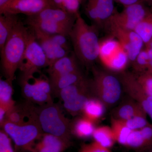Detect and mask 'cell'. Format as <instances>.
Masks as SVG:
<instances>
[{
    "label": "cell",
    "instance_id": "1f68e13d",
    "mask_svg": "<svg viewBox=\"0 0 152 152\" xmlns=\"http://www.w3.org/2000/svg\"><path fill=\"white\" fill-rule=\"evenodd\" d=\"M57 7L72 15H77L83 0H53Z\"/></svg>",
    "mask_w": 152,
    "mask_h": 152
},
{
    "label": "cell",
    "instance_id": "f1b7e54d",
    "mask_svg": "<svg viewBox=\"0 0 152 152\" xmlns=\"http://www.w3.org/2000/svg\"><path fill=\"white\" fill-rule=\"evenodd\" d=\"M129 61L127 55L122 48L105 66L111 70L121 72L126 67Z\"/></svg>",
    "mask_w": 152,
    "mask_h": 152
},
{
    "label": "cell",
    "instance_id": "ac0fdd59",
    "mask_svg": "<svg viewBox=\"0 0 152 152\" xmlns=\"http://www.w3.org/2000/svg\"><path fill=\"white\" fill-rule=\"evenodd\" d=\"M26 24L30 28L39 30L48 35L62 34L69 37L72 27L54 22L37 20L27 18Z\"/></svg>",
    "mask_w": 152,
    "mask_h": 152
},
{
    "label": "cell",
    "instance_id": "9c48e42d",
    "mask_svg": "<svg viewBox=\"0 0 152 152\" xmlns=\"http://www.w3.org/2000/svg\"><path fill=\"white\" fill-rule=\"evenodd\" d=\"M53 7L56 6L53 0H10L0 7V15L23 14L31 16Z\"/></svg>",
    "mask_w": 152,
    "mask_h": 152
},
{
    "label": "cell",
    "instance_id": "8fae6325",
    "mask_svg": "<svg viewBox=\"0 0 152 152\" xmlns=\"http://www.w3.org/2000/svg\"><path fill=\"white\" fill-rule=\"evenodd\" d=\"M114 0H88L85 13L95 26L105 23L115 12Z\"/></svg>",
    "mask_w": 152,
    "mask_h": 152
},
{
    "label": "cell",
    "instance_id": "f35d334b",
    "mask_svg": "<svg viewBox=\"0 0 152 152\" xmlns=\"http://www.w3.org/2000/svg\"><path fill=\"white\" fill-rule=\"evenodd\" d=\"M9 110L3 107L0 106V125L1 127L2 126L4 123L5 122L6 120L7 114Z\"/></svg>",
    "mask_w": 152,
    "mask_h": 152
},
{
    "label": "cell",
    "instance_id": "8992f818",
    "mask_svg": "<svg viewBox=\"0 0 152 152\" xmlns=\"http://www.w3.org/2000/svg\"><path fill=\"white\" fill-rule=\"evenodd\" d=\"M29 29L26 48L19 68L22 72L21 77L23 78L32 75L40 72L42 68L48 67L49 66L46 55L37 41L32 31L29 28Z\"/></svg>",
    "mask_w": 152,
    "mask_h": 152
},
{
    "label": "cell",
    "instance_id": "74e56055",
    "mask_svg": "<svg viewBox=\"0 0 152 152\" xmlns=\"http://www.w3.org/2000/svg\"><path fill=\"white\" fill-rule=\"evenodd\" d=\"M79 152H111L110 149L105 148L96 142L84 144L81 147Z\"/></svg>",
    "mask_w": 152,
    "mask_h": 152
},
{
    "label": "cell",
    "instance_id": "d590c367",
    "mask_svg": "<svg viewBox=\"0 0 152 152\" xmlns=\"http://www.w3.org/2000/svg\"><path fill=\"white\" fill-rule=\"evenodd\" d=\"M0 152H14L12 139L3 129L0 131Z\"/></svg>",
    "mask_w": 152,
    "mask_h": 152
},
{
    "label": "cell",
    "instance_id": "7a4b0ae2",
    "mask_svg": "<svg viewBox=\"0 0 152 152\" xmlns=\"http://www.w3.org/2000/svg\"><path fill=\"white\" fill-rule=\"evenodd\" d=\"M29 28L20 21L1 50V64L5 79L13 81L27 44Z\"/></svg>",
    "mask_w": 152,
    "mask_h": 152
},
{
    "label": "cell",
    "instance_id": "ffe728a7",
    "mask_svg": "<svg viewBox=\"0 0 152 152\" xmlns=\"http://www.w3.org/2000/svg\"><path fill=\"white\" fill-rule=\"evenodd\" d=\"M142 115L147 114L140 104L135 100L128 101L117 108L114 118L126 121L136 116Z\"/></svg>",
    "mask_w": 152,
    "mask_h": 152
},
{
    "label": "cell",
    "instance_id": "5b68a950",
    "mask_svg": "<svg viewBox=\"0 0 152 152\" xmlns=\"http://www.w3.org/2000/svg\"><path fill=\"white\" fill-rule=\"evenodd\" d=\"M1 128L17 147L32 152L34 151L36 142L44 133L38 121L19 125L5 121Z\"/></svg>",
    "mask_w": 152,
    "mask_h": 152
},
{
    "label": "cell",
    "instance_id": "277c9868",
    "mask_svg": "<svg viewBox=\"0 0 152 152\" xmlns=\"http://www.w3.org/2000/svg\"><path fill=\"white\" fill-rule=\"evenodd\" d=\"M94 78L91 81L93 94L105 105L111 106L117 103L122 94L121 83L119 79L103 71L93 70Z\"/></svg>",
    "mask_w": 152,
    "mask_h": 152
},
{
    "label": "cell",
    "instance_id": "ee69618b",
    "mask_svg": "<svg viewBox=\"0 0 152 152\" xmlns=\"http://www.w3.org/2000/svg\"><path fill=\"white\" fill-rule=\"evenodd\" d=\"M10 1V0H0V7L4 5V4H5Z\"/></svg>",
    "mask_w": 152,
    "mask_h": 152
},
{
    "label": "cell",
    "instance_id": "5bb4252c",
    "mask_svg": "<svg viewBox=\"0 0 152 152\" xmlns=\"http://www.w3.org/2000/svg\"><path fill=\"white\" fill-rule=\"evenodd\" d=\"M30 29L32 31L37 41L46 55L48 61L49 66L57 60L69 54L70 51L58 46L53 42L46 34L39 30Z\"/></svg>",
    "mask_w": 152,
    "mask_h": 152
},
{
    "label": "cell",
    "instance_id": "f546056e",
    "mask_svg": "<svg viewBox=\"0 0 152 152\" xmlns=\"http://www.w3.org/2000/svg\"><path fill=\"white\" fill-rule=\"evenodd\" d=\"M134 31L141 38L145 45L149 42L152 38V12L142 20Z\"/></svg>",
    "mask_w": 152,
    "mask_h": 152
},
{
    "label": "cell",
    "instance_id": "3957f363",
    "mask_svg": "<svg viewBox=\"0 0 152 152\" xmlns=\"http://www.w3.org/2000/svg\"><path fill=\"white\" fill-rule=\"evenodd\" d=\"M38 119L44 133L70 140V120L66 118L61 109L53 102L37 108Z\"/></svg>",
    "mask_w": 152,
    "mask_h": 152
},
{
    "label": "cell",
    "instance_id": "836d02e7",
    "mask_svg": "<svg viewBox=\"0 0 152 152\" xmlns=\"http://www.w3.org/2000/svg\"><path fill=\"white\" fill-rule=\"evenodd\" d=\"M132 130H138L149 125L147 120V115H138L126 121H122Z\"/></svg>",
    "mask_w": 152,
    "mask_h": 152
},
{
    "label": "cell",
    "instance_id": "f6af8a7d",
    "mask_svg": "<svg viewBox=\"0 0 152 152\" xmlns=\"http://www.w3.org/2000/svg\"><path fill=\"white\" fill-rule=\"evenodd\" d=\"M149 152H152V147L150 149L149 151Z\"/></svg>",
    "mask_w": 152,
    "mask_h": 152
},
{
    "label": "cell",
    "instance_id": "d6986e66",
    "mask_svg": "<svg viewBox=\"0 0 152 152\" xmlns=\"http://www.w3.org/2000/svg\"><path fill=\"white\" fill-rule=\"evenodd\" d=\"M83 74L81 71L70 73L50 80L51 85L52 93L58 96L61 90L70 86L85 80Z\"/></svg>",
    "mask_w": 152,
    "mask_h": 152
},
{
    "label": "cell",
    "instance_id": "603a6c76",
    "mask_svg": "<svg viewBox=\"0 0 152 152\" xmlns=\"http://www.w3.org/2000/svg\"><path fill=\"white\" fill-rule=\"evenodd\" d=\"M105 105L98 98H90L85 103L82 113L93 122H96L103 115Z\"/></svg>",
    "mask_w": 152,
    "mask_h": 152
},
{
    "label": "cell",
    "instance_id": "4dcf8cb0",
    "mask_svg": "<svg viewBox=\"0 0 152 152\" xmlns=\"http://www.w3.org/2000/svg\"><path fill=\"white\" fill-rule=\"evenodd\" d=\"M125 146L136 149H150L140 130L132 131L128 137Z\"/></svg>",
    "mask_w": 152,
    "mask_h": 152
},
{
    "label": "cell",
    "instance_id": "ab89813d",
    "mask_svg": "<svg viewBox=\"0 0 152 152\" xmlns=\"http://www.w3.org/2000/svg\"><path fill=\"white\" fill-rule=\"evenodd\" d=\"M114 1L122 5L124 7L142 1V0H114Z\"/></svg>",
    "mask_w": 152,
    "mask_h": 152
},
{
    "label": "cell",
    "instance_id": "cb8c5ba5",
    "mask_svg": "<svg viewBox=\"0 0 152 152\" xmlns=\"http://www.w3.org/2000/svg\"><path fill=\"white\" fill-rule=\"evenodd\" d=\"M121 48L117 40L113 38L107 39L100 43L99 58L105 65Z\"/></svg>",
    "mask_w": 152,
    "mask_h": 152
},
{
    "label": "cell",
    "instance_id": "60d3db41",
    "mask_svg": "<svg viewBox=\"0 0 152 152\" xmlns=\"http://www.w3.org/2000/svg\"><path fill=\"white\" fill-rule=\"evenodd\" d=\"M149 58V64L146 72L152 74V49L146 47Z\"/></svg>",
    "mask_w": 152,
    "mask_h": 152
},
{
    "label": "cell",
    "instance_id": "b9f144b4",
    "mask_svg": "<svg viewBox=\"0 0 152 152\" xmlns=\"http://www.w3.org/2000/svg\"><path fill=\"white\" fill-rule=\"evenodd\" d=\"M143 2L145 4H148L149 5L152 6V0H142Z\"/></svg>",
    "mask_w": 152,
    "mask_h": 152
},
{
    "label": "cell",
    "instance_id": "44dd1931",
    "mask_svg": "<svg viewBox=\"0 0 152 152\" xmlns=\"http://www.w3.org/2000/svg\"><path fill=\"white\" fill-rule=\"evenodd\" d=\"M20 21L18 15H0V50Z\"/></svg>",
    "mask_w": 152,
    "mask_h": 152
},
{
    "label": "cell",
    "instance_id": "9a60e30c",
    "mask_svg": "<svg viewBox=\"0 0 152 152\" xmlns=\"http://www.w3.org/2000/svg\"><path fill=\"white\" fill-rule=\"evenodd\" d=\"M78 61L74 53L57 60L47 69L50 80L66 74L80 71Z\"/></svg>",
    "mask_w": 152,
    "mask_h": 152
},
{
    "label": "cell",
    "instance_id": "484cf974",
    "mask_svg": "<svg viewBox=\"0 0 152 152\" xmlns=\"http://www.w3.org/2000/svg\"><path fill=\"white\" fill-rule=\"evenodd\" d=\"M12 82L6 79H0V106L7 108L9 110L16 104L13 99Z\"/></svg>",
    "mask_w": 152,
    "mask_h": 152
},
{
    "label": "cell",
    "instance_id": "8d00e7d4",
    "mask_svg": "<svg viewBox=\"0 0 152 152\" xmlns=\"http://www.w3.org/2000/svg\"><path fill=\"white\" fill-rule=\"evenodd\" d=\"M47 35L53 42L58 46L70 51L69 44L68 38L69 37V36L62 34Z\"/></svg>",
    "mask_w": 152,
    "mask_h": 152
},
{
    "label": "cell",
    "instance_id": "7402d4cb",
    "mask_svg": "<svg viewBox=\"0 0 152 152\" xmlns=\"http://www.w3.org/2000/svg\"><path fill=\"white\" fill-rule=\"evenodd\" d=\"M71 133L80 139L92 137L95 129L94 123L83 116L78 118L71 124Z\"/></svg>",
    "mask_w": 152,
    "mask_h": 152
},
{
    "label": "cell",
    "instance_id": "7c38bea8",
    "mask_svg": "<svg viewBox=\"0 0 152 152\" xmlns=\"http://www.w3.org/2000/svg\"><path fill=\"white\" fill-rule=\"evenodd\" d=\"M38 121L37 107L32 103H27L15 104L7 114L6 121L15 124Z\"/></svg>",
    "mask_w": 152,
    "mask_h": 152
},
{
    "label": "cell",
    "instance_id": "ba28073f",
    "mask_svg": "<svg viewBox=\"0 0 152 152\" xmlns=\"http://www.w3.org/2000/svg\"><path fill=\"white\" fill-rule=\"evenodd\" d=\"M151 11L142 1L124 7L121 12L115 11L106 22L107 27L114 26L124 29L134 30Z\"/></svg>",
    "mask_w": 152,
    "mask_h": 152
},
{
    "label": "cell",
    "instance_id": "83f0119b",
    "mask_svg": "<svg viewBox=\"0 0 152 152\" xmlns=\"http://www.w3.org/2000/svg\"><path fill=\"white\" fill-rule=\"evenodd\" d=\"M111 128L116 142L125 146L128 137L132 130L128 128L123 121L115 118L112 120Z\"/></svg>",
    "mask_w": 152,
    "mask_h": 152
},
{
    "label": "cell",
    "instance_id": "4fadbf2b",
    "mask_svg": "<svg viewBox=\"0 0 152 152\" xmlns=\"http://www.w3.org/2000/svg\"><path fill=\"white\" fill-rule=\"evenodd\" d=\"M77 16L53 7L45 9L34 15L27 17L33 20L48 21L73 27Z\"/></svg>",
    "mask_w": 152,
    "mask_h": 152
},
{
    "label": "cell",
    "instance_id": "e575fe53",
    "mask_svg": "<svg viewBox=\"0 0 152 152\" xmlns=\"http://www.w3.org/2000/svg\"><path fill=\"white\" fill-rule=\"evenodd\" d=\"M137 78L144 91L152 96V74L145 72L140 74Z\"/></svg>",
    "mask_w": 152,
    "mask_h": 152
},
{
    "label": "cell",
    "instance_id": "d4e9b609",
    "mask_svg": "<svg viewBox=\"0 0 152 152\" xmlns=\"http://www.w3.org/2000/svg\"><path fill=\"white\" fill-rule=\"evenodd\" d=\"M92 137L95 142L109 149L113 147L116 142L111 127L107 126H102L95 128Z\"/></svg>",
    "mask_w": 152,
    "mask_h": 152
},
{
    "label": "cell",
    "instance_id": "6da1fadb",
    "mask_svg": "<svg viewBox=\"0 0 152 152\" xmlns=\"http://www.w3.org/2000/svg\"><path fill=\"white\" fill-rule=\"evenodd\" d=\"M69 38L79 61L87 67L92 65L99 58V52L100 42L96 26L88 24L79 13Z\"/></svg>",
    "mask_w": 152,
    "mask_h": 152
},
{
    "label": "cell",
    "instance_id": "4316f807",
    "mask_svg": "<svg viewBox=\"0 0 152 152\" xmlns=\"http://www.w3.org/2000/svg\"><path fill=\"white\" fill-rule=\"evenodd\" d=\"M129 96L140 104L152 121V96L145 92L140 86L133 88L130 92Z\"/></svg>",
    "mask_w": 152,
    "mask_h": 152
},
{
    "label": "cell",
    "instance_id": "52a82bcc",
    "mask_svg": "<svg viewBox=\"0 0 152 152\" xmlns=\"http://www.w3.org/2000/svg\"><path fill=\"white\" fill-rule=\"evenodd\" d=\"M91 81H82L61 90L58 96L63 102L66 110L73 116L82 113L86 102L91 97Z\"/></svg>",
    "mask_w": 152,
    "mask_h": 152
},
{
    "label": "cell",
    "instance_id": "2e32d148",
    "mask_svg": "<svg viewBox=\"0 0 152 152\" xmlns=\"http://www.w3.org/2000/svg\"><path fill=\"white\" fill-rule=\"evenodd\" d=\"M70 145V140L44 133L35 145L33 152H63Z\"/></svg>",
    "mask_w": 152,
    "mask_h": 152
},
{
    "label": "cell",
    "instance_id": "d6a6232c",
    "mask_svg": "<svg viewBox=\"0 0 152 152\" xmlns=\"http://www.w3.org/2000/svg\"><path fill=\"white\" fill-rule=\"evenodd\" d=\"M149 64V58L146 49H143L132 63L133 68L139 74L147 72Z\"/></svg>",
    "mask_w": 152,
    "mask_h": 152
},
{
    "label": "cell",
    "instance_id": "e0dca14e",
    "mask_svg": "<svg viewBox=\"0 0 152 152\" xmlns=\"http://www.w3.org/2000/svg\"><path fill=\"white\" fill-rule=\"evenodd\" d=\"M20 84L22 94L28 102L39 106L53 102L52 95L42 91L30 80L20 79Z\"/></svg>",
    "mask_w": 152,
    "mask_h": 152
},
{
    "label": "cell",
    "instance_id": "30bf717a",
    "mask_svg": "<svg viewBox=\"0 0 152 152\" xmlns=\"http://www.w3.org/2000/svg\"><path fill=\"white\" fill-rule=\"evenodd\" d=\"M107 28L126 53L129 61L132 63L143 49L145 44L141 38L134 30L124 29L114 26Z\"/></svg>",
    "mask_w": 152,
    "mask_h": 152
},
{
    "label": "cell",
    "instance_id": "7bdbcfd3",
    "mask_svg": "<svg viewBox=\"0 0 152 152\" xmlns=\"http://www.w3.org/2000/svg\"><path fill=\"white\" fill-rule=\"evenodd\" d=\"M145 46L146 48H149L152 49V38L150 40L149 42L145 45Z\"/></svg>",
    "mask_w": 152,
    "mask_h": 152
}]
</instances>
